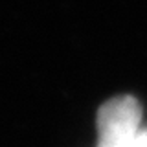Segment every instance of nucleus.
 <instances>
[{
	"mask_svg": "<svg viewBox=\"0 0 147 147\" xmlns=\"http://www.w3.org/2000/svg\"><path fill=\"white\" fill-rule=\"evenodd\" d=\"M142 107L132 96H118L98 110V147H134L140 134Z\"/></svg>",
	"mask_w": 147,
	"mask_h": 147,
	"instance_id": "f257e3e1",
	"label": "nucleus"
},
{
	"mask_svg": "<svg viewBox=\"0 0 147 147\" xmlns=\"http://www.w3.org/2000/svg\"><path fill=\"white\" fill-rule=\"evenodd\" d=\"M134 147H147V131H140V134L134 142Z\"/></svg>",
	"mask_w": 147,
	"mask_h": 147,
	"instance_id": "f03ea898",
	"label": "nucleus"
}]
</instances>
